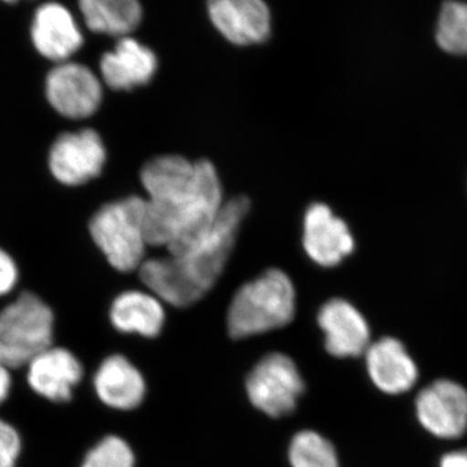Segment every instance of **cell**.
Here are the masks:
<instances>
[{
	"label": "cell",
	"mask_w": 467,
	"mask_h": 467,
	"mask_svg": "<svg viewBox=\"0 0 467 467\" xmlns=\"http://www.w3.org/2000/svg\"><path fill=\"white\" fill-rule=\"evenodd\" d=\"M208 7L213 26L234 45H259L269 38L270 11L261 0H214Z\"/></svg>",
	"instance_id": "8fae6325"
},
{
	"label": "cell",
	"mask_w": 467,
	"mask_h": 467,
	"mask_svg": "<svg viewBox=\"0 0 467 467\" xmlns=\"http://www.w3.org/2000/svg\"><path fill=\"white\" fill-rule=\"evenodd\" d=\"M368 376L383 392L399 395L416 383L418 371L413 359L399 340L384 337L367 350Z\"/></svg>",
	"instance_id": "e0dca14e"
},
{
	"label": "cell",
	"mask_w": 467,
	"mask_h": 467,
	"mask_svg": "<svg viewBox=\"0 0 467 467\" xmlns=\"http://www.w3.org/2000/svg\"><path fill=\"white\" fill-rule=\"evenodd\" d=\"M106 159L100 135L92 129H85L61 134L55 140L48 155V167L58 182L79 186L101 173Z\"/></svg>",
	"instance_id": "ba28073f"
},
{
	"label": "cell",
	"mask_w": 467,
	"mask_h": 467,
	"mask_svg": "<svg viewBox=\"0 0 467 467\" xmlns=\"http://www.w3.org/2000/svg\"><path fill=\"white\" fill-rule=\"evenodd\" d=\"M146 201L129 196L103 205L92 216L90 234L110 265L119 272L140 269L146 254Z\"/></svg>",
	"instance_id": "5b68a950"
},
{
	"label": "cell",
	"mask_w": 467,
	"mask_h": 467,
	"mask_svg": "<svg viewBox=\"0 0 467 467\" xmlns=\"http://www.w3.org/2000/svg\"><path fill=\"white\" fill-rule=\"evenodd\" d=\"M46 97L61 116L81 119L97 112L103 90L99 78L90 67L66 61L48 73Z\"/></svg>",
	"instance_id": "52a82bcc"
},
{
	"label": "cell",
	"mask_w": 467,
	"mask_h": 467,
	"mask_svg": "<svg viewBox=\"0 0 467 467\" xmlns=\"http://www.w3.org/2000/svg\"><path fill=\"white\" fill-rule=\"evenodd\" d=\"M23 441L16 427L0 420V467H16Z\"/></svg>",
	"instance_id": "603a6c76"
},
{
	"label": "cell",
	"mask_w": 467,
	"mask_h": 467,
	"mask_svg": "<svg viewBox=\"0 0 467 467\" xmlns=\"http://www.w3.org/2000/svg\"><path fill=\"white\" fill-rule=\"evenodd\" d=\"M18 282V269L16 263L11 256L0 248V296L14 290Z\"/></svg>",
	"instance_id": "cb8c5ba5"
},
{
	"label": "cell",
	"mask_w": 467,
	"mask_h": 467,
	"mask_svg": "<svg viewBox=\"0 0 467 467\" xmlns=\"http://www.w3.org/2000/svg\"><path fill=\"white\" fill-rule=\"evenodd\" d=\"M54 312L26 291L0 310V364L9 370L27 367L54 342Z\"/></svg>",
	"instance_id": "277c9868"
},
{
	"label": "cell",
	"mask_w": 467,
	"mask_h": 467,
	"mask_svg": "<svg viewBox=\"0 0 467 467\" xmlns=\"http://www.w3.org/2000/svg\"><path fill=\"white\" fill-rule=\"evenodd\" d=\"M12 389L11 370L0 364V405L7 400Z\"/></svg>",
	"instance_id": "d4e9b609"
},
{
	"label": "cell",
	"mask_w": 467,
	"mask_h": 467,
	"mask_svg": "<svg viewBox=\"0 0 467 467\" xmlns=\"http://www.w3.org/2000/svg\"><path fill=\"white\" fill-rule=\"evenodd\" d=\"M79 8L91 32L122 38L140 26L143 14L137 0H82Z\"/></svg>",
	"instance_id": "d6986e66"
},
{
	"label": "cell",
	"mask_w": 467,
	"mask_h": 467,
	"mask_svg": "<svg viewBox=\"0 0 467 467\" xmlns=\"http://www.w3.org/2000/svg\"><path fill=\"white\" fill-rule=\"evenodd\" d=\"M303 243L310 259L326 267L342 263L355 248L346 223L325 204L310 205L306 211Z\"/></svg>",
	"instance_id": "7c38bea8"
},
{
	"label": "cell",
	"mask_w": 467,
	"mask_h": 467,
	"mask_svg": "<svg viewBox=\"0 0 467 467\" xmlns=\"http://www.w3.org/2000/svg\"><path fill=\"white\" fill-rule=\"evenodd\" d=\"M81 467H135V456L124 439L109 435L86 454Z\"/></svg>",
	"instance_id": "7402d4cb"
},
{
	"label": "cell",
	"mask_w": 467,
	"mask_h": 467,
	"mask_svg": "<svg viewBox=\"0 0 467 467\" xmlns=\"http://www.w3.org/2000/svg\"><path fill=\"white\" fill-rule=\"evenodd\" d=\"M109 318L116 330L155 337L165 322L164 306L153 294L126 291L113 300Z\"/></svg>",
	"instance_id": "ac0fdd59"
},
{
	"label": "cell",
	"mask_w": 467,
	"mask_h": 467,
	"mask_svg": "<svg viewBox=\"0 0 467 467\" xmlns=\"http://www.w3.org/2000/svg\"><path fill=\"white\" fill-rule=\"evenodd\" d=\"M248 211L250 201L245 196L225 202L204 241L178 256L144 261L140 269L143 284L159 300L178 308L201 300L223 273Z\"/></svg>",
	"instance_id": "7a4b0ae2"
},
{
	"label": "cell",
	"mask_w": 467,
	"mask_h": 467,
	"mask_svg": "<svg viewBox=\"0 0 467 467\" xmlns=\"http://www.w3.org/2000/svg\"><path fill=\"white\" fill-rule=\"evenodd\" d=\"M26 368L30 389L52 402L69 401L84 376V368L75 353L61 347L51 346L43 350Z\"/></svg>",
	"instance_id": "30bf717a"
},
{
	"label": "cell",
	"mask_w": 467,
	"mask_h": 467,
	"mask_svg": "<svg viewBox=\"0 0 467 467\" xmlns=\"http://www.w3.org/2000/svg\"><path fill=\"white\" fill-rule=\"evenodd\" d=\"M94 389L104 405L117 410L140 407L147 391L142 373L121 355L109 356L101 362L95 373Z\"/></svg>",
	"instance_id": "2e32d148"
},
{
	"label": "cell",
	"mask_w": 467,
	"mask_h": 467,
	"mask_svg": "<svg viewBox=\"0 0 467 467\" xmlns=\"http://www.w3.org/2000/svg\"><path fill=\"white\" fill-rule=\"evenodd\" d=\"M441 467H467V451L445 454L442 457Z\"/></svg>",
	"instance_id": "484cf974"
},
{
	"label": "cell",
	"mask_w": 467,
	"mask_h": 467,
	"mask_svg": "<svg viewBox=\"0 0 467 467\" xmlns=\"http://www.w3.org/2000/svg\"><path fill=\"white\" fill-rule=\"evenodd\" d=\"M296 294L290 276L269 269L236 291L227 313V327L235 339L285 327L294 319Z\"/></svg>",
	"instance_id": "3957f363"
},
{
	"label": "cell",
	"mask_w": 467,
	"mask_h": 467,
	"mask_svg": "<svg viewBox=\"0 0 467 467\" xmlns=\"http://www.w3.org/2000/svg\"><path fill=\"white\" fill-rule=\"evenodd\" d=\"M292 467H339L334 445L315 431L294 436L288 451Z\"/></svg>",
	"instance_id": "ffe728a7"
},
{
	"label": "cell",
	"mask_w": 467,
	"mask_h": 467,
	"mask_svg": "<svg viewBox=\"0 0 467 467\" xmlns=\"http://www.w3.org/2000/svg\"><path fill=\"white\" fill-rule=\"evenodd\" d=\"M318 325L325 333L326 349L335 358H358L370 347L367 321L348 301H327L319 310Z\"/></svg>",
	"instance_id": "4fadbf2b"
},
{
	"label": "cell",
	"mask_w": 467,
	"mask_h": 467,
	"mask_svg": "<svg viewBox=\"0 0 467 467\" xmlns=\"http://www.w3.org/2000/svg\"><path fill=\"white\" fill-rule=\"evenodd\" d=\"M146 201L147 244L178 256L204 241L223 211V187L208 160L178 155L150 160L140 171Z\"/></svg>",
	"instance_id": "6da1fadb"
},
{
	"label": "cell",
	"mask_w": 467,
	"mask_h": 467,
	"mask_svg": "<svg viewBox=\"0 0 467 467\" xmlns=\"http://www.w3.org/2000/svg\"><path fill=\"white\" fill-rule=\"evenodd\" d=\"M32 39L36 51L48 60L66 63L84 45V36L69 9L46 3L33 18Z\"/></svg>",
	"instance_id": "5bb4252c"
},
{
	"label": "cell",
	"mask_w": 467,
	"mask_h": 467,
	"mask_svg": "<svg viewBox=\"0 0 467 467\" xmlns=\"http://www.w3.org/2000/svg\"><path fill=\"white\" fill-rule=\"evenodd\" d=\"M418 420L439 438H460L467 429V391L459 383L438 380L417 398Z\"/></svg>",
	"instance_id": "9c48e42d"
},
{
	"label": "cell",
	"mask_w": 467,
	"mask_h": 467,
	"mask_svg": "<svg viewBox=\"0 0 467 467\" xmlns=\"http://www.w3.org/2000/svg\"><path fill=\"white\" fill-rule=\"evenodd\" d=\"M436 38L442 50L467 55L466 3L447 2L442 5Z\"/></svg>",
	"instance_id": "44dd1931"
},
{
	"label": "cell",
	"mask_w": 467,
	"mask_h": 467,
	"mask_svg": "<svg viewBox=\"0 0 467 467\" xmlns=\"http://www.w3.org/2000/svg\"><path fill=\"white\" fill-rule=\"evenodd\" d=\"M158 69V58L137 39L125 36L117 43L115 51L101 57L100 72L112 90H131L149 84Z\"/></svg>",
	"instance_id": "9a60e30c"
},
{
	"label": "cell",
	"mask_w": 467,
	"mask_h": 467,
	"mask_svg": "<svg viewBox=\"0 0 467 467\" xmlns=\"http://www.w3.org/2000/svg\"><path fill=\"white\" fill-rule=\"evenodd\" d=\"M254 407L270 417L290 414L304 392L296 365L284 353H270L252 368L245 383Z\"/></svg>",
	"instance_id": "8992f818"
}]
</instances>
